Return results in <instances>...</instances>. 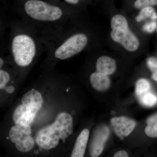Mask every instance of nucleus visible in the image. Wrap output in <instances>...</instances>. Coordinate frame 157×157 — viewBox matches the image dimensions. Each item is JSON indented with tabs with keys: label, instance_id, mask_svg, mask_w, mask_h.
Wrapping results in <instances>:
<instances>
[{
	"label": "nucleus",
	"instance_id": "nucleus-1",
	"mask_svg": "<svg viewBox=\"0 0 157 157\" xmlns=\"http://www.w3.org/2000/svg\"><path fill=\"white\" fill-rule=\"evenodd\" d=\"M75 10L69 6L42 0H25L17 9L18 15L40 37L55 35L76 19Z\"/></svg>",
	"mask_w": 157,
	"mask_h": 157
},
{
	"label": "nucleus",
	"instance_id": "nucleus-2",
	"mask_svg": "<svg viewBox=\"0 0 157 157\" xmlns=\"http://www.w3.org/2000/svg\"><path fill=\"white\" fill-rule=\"evenodd\" d=\"M10 29L8 50L15 65L27 68L44 50L40 37L32 26L21 19L8 24Z\"/></svg>",
	"mask_w": 157,
	"mask_h": 157
},
{
	"label": "nucleus",
	"instance_id": "nucleus-3",
	"mask_svg": "<svg viewBox=\"0 0 157 157\" xmlns=\"http://www.w3.org/2000/svg\"><path fill=\"white\" fill-rule=\"evenodd\" d=\"M40 38L48 58L54 61L63 60L75 56L86 49L90 41L86 32L76 27L75 20L58 33Z\"/></svg>",
	"mask_w": 157,
	"mask_h": 157
},
{
	"label": "nucleus",
	"instance_id": "nucleus-4",
	"mask_svg": "<svg viewBox=\"0 0 157 157\" xmlns=\"http://www.w3.org/2000/svg\"><path fill=\"white\" fill-rule=\"evenodd\" d=\"M73 117L66 112L60 113L52 124L42 128L36 135L38 146L45 150L54 148L59 144L60 139L63 140L73 132Z\"/></svg>",
	"mask_w": 157,
	"mask_h": 157
},
{
	"label": "nucleus",
	"instance_id": "nucleus-5",
	"mask_svg": "<svg viewBox=\"0 0 157 157\" xmlns=\"http://www.w3.org/2000/svg\"><path fill=\"white\" fill-rule=\"evenodd\" d=\"M110 24L112 29L110 36L113 41L122 45L128 51L133 52L138 49L140 42L129 29L125 17L121 14H117L112 17Z\"/></svg>",
	"mask_w": 157,
	"mask_h": 157
},
{
	"label": "nucleus",
	"instance_id": "nucleus-6",
	"mask_svg": "<svg viewBox=\"0 0 157 157\" xmlns=\"http://www.w3.org/2000/svg\"><path fill=\"white\" fill-rule=\"evenodd\" d=\"M39 110L29 105L20 104L13 113L14 124L19 125L30 126Z\"/></svg>",
	"mask_w": 157,
	"mask_h": 157
},
{
	"label": "nucleus",
	"instance_id": "nucleus-7",
	"mask_svg": "<svg viewBox=\"0 0 157 157\" xmlns=\"http://www.w3.org/2000/svg\"><path fill=\"white\" fill-rule=\"evenodd\" d=\"M111 126L116 135L121 140L128 136L135 129L136 122L125 117L112 118L110 120Z\"/></svg>",
	"mask_w": 157,
	"mask_h": 157
},
{
	"label": "nucleus",
	"instance_id": "nucleus-8",
	"mask_svg": "<svg viewBox=\"0 0 157 157\" xmlns=\"http://www.w3.org/2000/svg\"><path fill=\"white\" fill-rule=\"evenodd\" d=\"M109 135V130L107 127L102 126L97 129L90 148V154L92 157H98L101 155Z\"/></svg>",
	"mask_w": 157,
	"mask_h": 157
},
{
	"label": "nucleus",
	"instance_id": "nucleus-9",
	"mask_svg": "<svg viewBox=\"0 0 157 157\" xmlns=\"http://www.w3.org/2000/svg\"><path fill=\"white\" fill-rule=\"evenodd\" d=\"M96 71L105 75H112L116 70V63L115 60L109 56L99 57L96 61Z\"/></svg>",
	"mask_w": 157,
	"mask_h": 157
},
{
	"label": "nucleus",
	"instance_id": "nucleus-10",
	"mask_svg": "<svg viewBox=\"0 0 157 157\" xmlns=\"http://www.w3.org/2000/svg\"><path fill=\"white\" fill-rule=\"evenodd\" d=\"M90 81L92 87L98 91H105L110 87V81L108 76L97 71L90 74Z\"/></svg>",
	"mask_w": 157,
	"mask_h": 157
},
{
	"label": "nucleus",
	"instance_id": "nucleus-11",
	"mask_svg": "<svg viewBox=\"0 0 157 157\" xmlns=\"http://www.w3.org/2000/svg\"><path fill=\"white\" fill-rule=\"evenodd\" d=\"M89 135L90 132L88 129H84L82 131L76 139L75 146L71 154V157L84 156Z\"/></svg>",
	"mask_w": 157,
	"mask_h": 157
},
{
	"label": "nucleus",
	"instance_id": "nucleus-12",
	"mask_svg": "<svg viewBox=\"0 0 157 157\" xmlns=\"http://www.w3.org/2000/svg\"><path fill=\"white\" fill-rule=\"evenodd\" d=\"M30 126L16 125L11 128L9 132V137L11 142L16 144L22 140L27 135H31Z\"/></svg>",
	"mask_w": 157,
	"mask_h": 157
},
{
	"label": "nucleus",
	"instance_id": "nucleus-13",
	"mask_svg": "<svg viewBox=\"0 0 157 157\" xmlns=\"http://www.w3.org/2000/svg\"><path fill=\"white\" fill-rule=\"evenodd\" d=\"M21 102L23 104L33 106L39 110L43 104V100L41 94L39 91L32 90L24 95Z\"/></svg>",
	"mask_w": 157,
	"mask_h": 157
},
{
	"label": "nucleus",
	"instance_id": "nucleus-14",
	"mask_svg": "<svg viewBox=\"0 0 157 157\" xmlns=\"http://www.w3.org/2000/svg\"><path fill=\"white\" fill-rule=\"evenodd\" d=\"M147 18L152 20L157 18L156 12L152 6H147L142 8L140 13L136 17V21L137 22H140Z\"/></svg>",
	"mask_w": 157,
	"mask_h": 157
},
{
	"label": "nucleus",
	"instance_id": "nucleus-15",
	"mask_svg": "<svg viewBox=\"0 0 157 157\" xmlns=\"http://www.w3.org/2000/svg\"><path fill=\"white\" fill-rule=\"evenodd\" d=\"M147 124L145 128L146 135L151 137H157V113L149 117Z\"/></svg>",
	"mask_w": 157,
	"mask_h": 157
},
{
	"label": "nucleus",
	"instance_id": "nucleus-16",
	"mask_svg": "<svg viewBox=\"0 0 157 157\" xmlns=\"http://www.w3.org/2000/svg\"><path fill=\"white\" fill-rule=\"evenodd\" d=\"M17 149L22 152H27L31 151L33 148L35 142L31 135L26 136L22 140L15 144Z\"/></svg>",
	"mask_w": 157,
	"mask_h": 157
},
{
	"label": "nucleus",
	"instance_id": "nucleus-17",
	"mask_svg": "<svg viewBox=\"0 0 157 157\" xmlns=\"http://www.w3.org/2000/svg\"><path fill=\"white\" fill-rule=\"evenodd\" d=\"M140 97V102L147 107H152L157 104V96L151 93H144Z\"/></svg>",
	"mask_w": 157,
	"mask_h": 157
},
{
	"label": "nucleus",
	"instance_id": "nucleus-18",
	"mask_svg": "<svg viewBox=\"0 0 157 157\" xmlns=\"http://www.w3.org/2000/svg\"><path fill=\"white\" fill-rule=\"evenodd\" d=\"M151 87L149 82L145 78H140L137 81L136 84V92L138 96L147 92Z\"/></svg>",
	"mask_w": 157,
	"mask_h": 157
},
{
	"label": "nucleus",
	"instance_id": "nucleus-19",
	"mask_svg": "<svg viewBox=\"0 0 157 157\" xmlns=\"http://www.w3.org/2000/svg\"><path fill=\"white\" fill-rule=\"evenodd\" d=\"M147 64L152 73V78L157 81V59L154 57L149 58L147 60Z\"/></svg>",
	"mask_w": 157,
	"mask_h": 157
},
{
	"label": "nucleus",
	"instance_id": "nucleus-20",
	"mask_svg": "<svg viewBox=\"0 0 157 157\" xmlns=\"http://www.w3.org/2000/svg\"><path fill=\"white\" fill-rule=\"evenodd\" d=\"M11 76L9 72L1 69L0 70V89H4L7 83L10 81Z\"/></svg>",
	"mask_w": 157,
	"mask_h": 157
},
{
	"label": "nucleus",
	"instance_id": "nucleus-21",
	"mask_svg": "<svg viewBox=\"0 0 157 157\" xmlns=\"http://www.w3.org/2000/svg\"><path fill=\"white\" fill-rule=\"evenodd\" d=\"M157 5V0H136L134 3V7L136 9H141L147 6Z\"/></svg>",
	"mask_w": 157,
	"mask_h": 157
},
{
	"label": "nucleus",
	"instance_id": "nucleus-22",
	"mask_svg": "<svg viewBox=\"0 0 157 157\" xmlns=\"http://www.w3.org/2000/svg\"><path fill=\"white\" fill-rule=\"evenodd\" d=\"M157 27L156 22L154 21L147 23L143 27V30L144 32L148 33H152L154 32Z\"/></svg>",
	"mask_w": 157,
	"mask_h": 157
},
{
	"label": "nucleus",
	"instance_id": "nucleus-23",
	"mask_svg": "<svg viewBox=\"0 0 157 157\" xmlns=\"http://www.w3.org/2000/svg\"><path fill=\"white\" fill-rule=\"evenodd\" d=\"M113 156L114 157H128V153L125 151L121 150L116 152Z\"/></svg>",
	"mask_w": 157,
	"mask_h": 157
},
{
	"label": "nucleus",
	"instance_id": "nucleus-24",
	"mask_svg": "<svg viewBox=\"0 0 157 157\" xmlns=\"http://www.w3.org/2000/svg\"><path fill=\"white\" fill-rule=\"evenodd\" d=\"M65 2L68 4V6H76L79 4L80 0H64Z\"/></svg>",
	"mask_w": 157,
	"mask_h": 157
},
{
	"label": "nucleus",
	"instance_id": "nucleus-25",
	"mask_svg": "<svg viewBox=\"0 0 157 157\" xmlns=\"http://www.w3.org/2000/svg\"><path fill=\"white\" fill-rule=\"evenodd\" d=\"M4 89L7 93L11 94V93L14 92V86H6Z\"/></svg>",
	"mask_w": 157,
	"mask_h": 157
}]
</instances>
